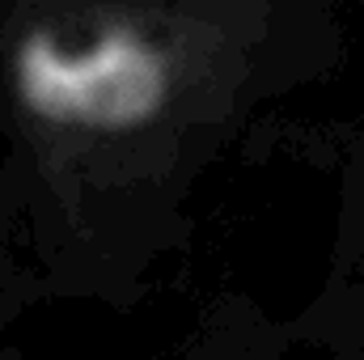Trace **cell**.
<instances>
[{"label":"cell","mask_w":364,"mask_h":360,"mask_svg":"<svg viewBox=\"0 0 364 360\" xmlns=\"http://www.w3.org/2000/svg\"><path fill=\"white\" fill-rule=\"evenodd\" d=\"M9 90L47 132L140 136L178 102L182 68L149 21L85 13L21 30L9 47Z\"/></svg>","instance_id":"cell-1"}]
</instances>
